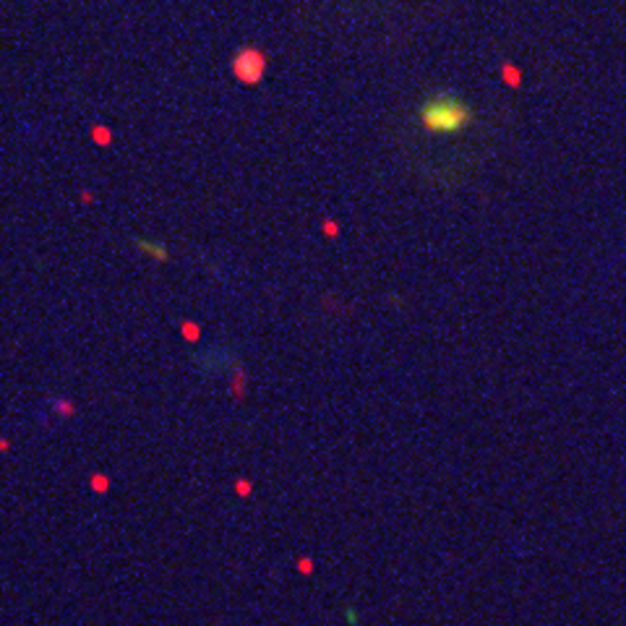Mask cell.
Segmentation results:
<instances>
[{
    "instance_id": "7a4b0ae2",
    "label": "cell",
    "mask_w": 626,
    "mask_h": 626,
    "mask_svg": "<svg viewBox=\"0 0 626 626\" xmlns=\"http://www.w3.org/2000/svg\"><path fill=\"white\" fill-rule=\"evenodd\" d=\"M266 71V58L259 50H243L233 60V73L243 84H259Z\"/></svg>"
},
{
    "instance_id": "6da1fadb",
    "label": "cell",
    "mask_w": 626,
    "mask_h": 626,
    "mask_svg": "<svg viewBox=\"0 0 626 626\" xmlns=\"http://www.w3.org/2000/svg\"><path fill=\"white\" fill-rule=\"evenodd\" d=\"M415 123L430 141H462L478 126V110L459 91L433 89L417 102Z\"/></svg>"
}]
</instances>
